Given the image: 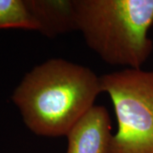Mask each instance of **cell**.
Wrapping results in <instances>:
<instances>
[{"label": "cell", "mask_w": 153, "mask_h": 153, "mask_svg": "<svg viewBox=\"0 0 153 153\" xmlns=\"http://www.w3.org/2000/svg\"><path fill=\"white\" fill-rule=\"evenodd\" d=\"M40 33L53 38L76 31L73 0H33Z\"/></svg>", "instance_id": "cell-5"}, {"label": "cell", "mask_w": 153, "mask_h": 153, "mask_svg": "<svg viewBox=\"0 0 153 153\" xmlns=\"http://www.w3.org/2000/svg\"><path fill=\"white\" fill-rule=\"evenodd\" d=\"M22 28L40 33L33 0H0V29Z\"/></svg>", "instance_id": "cell-6"}, {"label": "cell", "mask_w": 153, "mask_h": 153, "mask_svg": "<svg viewBox=\"0 0 153 153\" xmlns=\"http://www.w3.org/2000/svg\"><path fill=\"white\" fill-rule=\"evenodd\" d=\"M102 93L100 76L87 66L53 58L36 66L15 89L12 100L35 134L66 136Z\"/></svg>", "instance_id": "cell-1"}, {"label": "cell", "mask_w": 153, "mask_h": 153, "mask_svg": "<svg viewBox=\"0 0 153 153\" xmlns=\"http://www.w3.org/2000/svg\"><path fill=\"white\" fill-rule=\"evenodd\" d=\"M112 135L108 111L94 105L67 133L66 153H107Z\"/></svg>", "instance_id": "cell-4"}, {"label": "cell", "mask_w": 153, "mask_h": 153, "mask_svg": "<svg viewBox=\"0 0 153 153\" xmlns=\"http://www.w3.org/2000/svg\"><path fill=\"white\" fill-rule=\"evenodd\" d=\"M76 31L111 66L141 69L153 49V0H73Z\"/></svg>", "instance_id": "cell-2"}, {"label": "cell", "mask_w": 153, "mask_h": 153, "mask_svg": "<svg viewBox=\"0 0 153 153\" xmlns=\"http://www.w3.org/2000/svg\"><path fill=\"white\" fill-rule=\"evenodd\" d=\"M100 82L117 120L107 153H153V71L125 68Z\"/></svg>", "instance_id": "cell-3"}]
</instances>
